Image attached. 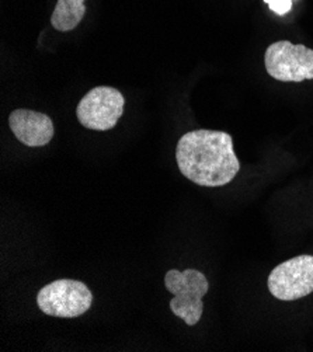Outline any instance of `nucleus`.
I'll return each mask as SVG.
<instances>
[{
    "label": "nucleus",
    "mask_w": 313,
    "mask_h": 352,
    "mask_svg": "<svg viewBox=\"0 0 313 352\" xmlns=\"http://www.w3.org/2000/svg\"><path fill=\"white\" fill-rule=\"evenodd\" d=\"M264 2L268 5L271 12L280 16H284L292 8V0H264Z\"/></svg>",
    "instance_id": "1a4fd4ad"
},
{
    "label": "nucleus",
    "mask_w": 313,
    "mask_h": 352,
    "mask_svg": "<svg viewBox=\"0 0 313 352\" xmlns=\"http://www.w3.org/2000/svg\"><path fill=\"white\" fill-rule=\"evenodd\" d=\"M86 0H58L51 16V24L55 30L66 32L79 25L86 14Z\"/></svg>",
    "instance_id": "6e6552de"
},
{
    "label": "nucleus",
    "mask_w": 313,
    "mask_h": 352,
    "mask_svg": "<svg viewBox=\"0 0 313 352\" xmlns=\"http://www.w3.org/2000/svg\"><path fill=\"white\" fill-rule=\"evenodd\" d=\"M125 98L114 87L98 86L85 94L76 109L79 122L93 131L113 129L124 113Z\"/></svg>",
    "instance_id": "39448f33"
},
{
    "label": "nucleus",
    "mask_w": 313,
    "mask_h": 352,
    "mask_svg": "<svg viewBox=\"0 0 313 352\" xmlns=\"http://www.w3.org/2000/svg\"><path fill=\"white\" fill-rule=\"evenodd\" d=\"M270 294L285 302L313 292V256H298L277 265L268 276Z\"/></svg>",
    "instance_id": "423d86ee"
},
{
    "label": "nucleus",
    "mask_w": 313,
    "mask_h": 352,
    "mask_svg": "<svg viewBox=\"0 0 313 352\" xmlns=\"http://www.w3.org/2000/svg\"><path fill=\"white\" fill-rule=\"evenodd\" d=\"M177 166L186 179L201 187H222L240 170L229 133L195 129L183 135L176 148Z\"/></svg>",
    "instance_id": "f257e3e1"
},
{
    "label": "nucleus",
    "mask_w": 313,
    "mask_h": 352,
    "mask_svg": "<svg viewBox=\"0 0 313 352\" xmlns=\"http://www.w3.org/2000/svg\"><path fill=\"white\" fill-rule=\"evenodd\" d=\"M164 285L170 294H175L170 300L171 311L187 326H195L204 310L202 298L210 289L206 276L197 270H170L164 276Z\"/></svg>",
    "instance_id": "f03ea898"
},
{
    "label": "nucleus",
    "mask_w": 313,
    "mask_h": 352,
    "mask_svg": "<svg viewBox=\"0 0 313 352\" xmlns=\"http://www.w3.org/2000/svg\"><path fill=\"white\" fill-rule=\"evenodd\" d=\"M9 126L20 142L30 148L48 145L54 138V122L43 113L19 109L9 116Z\"/></svg>",
    "instance_id": "0eeeda50"
},
{
    "label": "nucleus",
    "mask_w": 313,
    "mask_h": 352,
    "mask_svg": "<svg viewBox=\"0 0 313 352\" xmlns=\"http://www.w3.org/2000/svg\"><path fill=\"white\" fill-rule=\"evenodd\" d=\"M267 74L280 82H303L313 79V50L290 41H277L267 47L264 55Z\"/></svg>",
    "instance_id": "20e7f679"
},
{
    "label": "nucleus",
    "mask_w": 313,
    "mask_h": 352,
    "mask_svg": "<svg viewBox=\"0 0 313 352\" xmlns=\"http://www.w3.org/2000/svg\"><path fill=\"white\" fill-rule=\"evenodd\" d=\"M93 302L90 289L75 279H58L37 295L39 307L54 318L72 319L85 314Z\"/></svg>",
    "instance_id": "7ed1b4c3"
}]
</instances>
